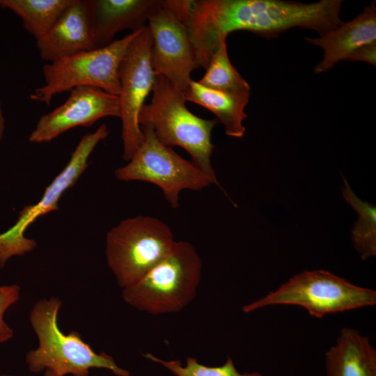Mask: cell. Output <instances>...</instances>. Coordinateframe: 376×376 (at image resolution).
Returning a JSON list of instances; mask_svg holds the SVG:
<instances>
[{"instance_id": "obj_1", "label": "cell", "mask_w": 376, "mask_h": 376, "mask_svg": "<svg viewBox=\"0 0 376 376\" xmlns=\"http://www.w3.org/2000/svg\"><path fill=\"white\" fill-rule=\"evenodd\" d=\"M340 0H190L186 24L198 68H206L222 38L237 31L274 36L301 27L320 36L340 26Z\"/></svg>"}, {"instance_id": "obj_2", "label": "cell", "mask_w": 376, "mask_h": 376, "mask_svg": "<svg viewBox=\"0 0 376 376\" xmlns=\"http://www.w3.org/2000/svg\"><path fill=\"white\" fill-rule=\"evenodd\" d=\"M61 301L57 297L38 301L30 313V323L38 338V347L30 350L25 361L30 371L50 370L56 376H88L92 368L110 370L116 376H130L110 355L95 352L80 334H68L58 327V313Z\"/></svg>"}, {"instance_id": "obj_3", "label": "cell", "mask_w": 376, "mask_h": 376, "mask_svg": "<svg viewBox=\"0 0 376 376\" xmlns=\"http://www.w3.org/2000/svg\"><path fill=\"white\" fill-rule=\"evenodd\" d=\"M152 92L150 102L143 105L139 114L141 127L150 126L166 146L185 149L191 162L220 187L211 163L214 148L212 132L219 120L191 112L184 94L163 76L157 75Z\"/></svg>"}, {"instance_id": "obj_4", "label": "cell", "mask_w": 376, "mask_h": 376, "mask_svg": "<svg viewBox=\"0 0 376 376\" xmlns=\"http://www.w3.org/2000/svg\"><path fill=\"white\" fill-rule=\"evenodd\" d=\"M202 260L192 244L175 241L171 250L134 284L123 288L124 301L152 315L178 313L193 301Z\"/></svg>"}, {"instance_id": "obj_5", "label": "cell", "mask_w": 376, "mask_h": 376, "mask_svg": "<svg viewBox=\"0 0 376 376\" xmlns=\"http://www.w3.org/2000/svg\"><path fill=\"white\" fill-rule=\"evenodd\" d=\"M375 304V290L318 269L296 274L277 290L243 306L242 311L249 313L269 306L295 305L304 308L311 316L322 318Z\"/></svg>"}, {"instance_id": "obj_6", "label": "cell", "mask_w": 376, "mask_h": 376, "mask_svg": "<svg viewBox=\"0 0 376 376\" xmlns=\"http://www.w3.org/2000/svg\"><path fill=\"white\" fill-rule=\"evenodd\" d=\"M175 242L169 226L150 216L128 218L112 228L107 234L105 253L118 285L123 289L136 283Z\"/></svg>"}, {"instance_id": "obj_7", "label": "cell", "mask_w": 376, "mask_h": 376, "mask_svg": "<svg viewBox=\"0 0 376 376\" xmlns=\"http://www.w3.org/2000/svg\"><path fill=\"white\" fill-rule=\"evenodd\" d=\"M140 30L105 47L48 63L42 68L44 84L31 94L30 99L49 105L56 95L84 86L118 96L119 67L129 45Z\"/></svg>"}, {"instance_id": "obj_8", "label": "cell", "mask_w": 376, "mask_h": 376, "mask_svg": "<svg viewBox=\"0 0 376 376\" xmlns=\"http://www.w3.org/2000/svg\"><path fill=\"white\" fill-rule=\"evenodd\" d=\"M143 140L128 164L115 171L121 181H143L157 185L170 206L180 205L182 190H201L212 180L191 162L162 143L150 126L143 127Z\"/></svg>"}, {"instance_id": "obj_9", "label": "cell", "mask_w": 376, "mask_h": 376, "mask_svg": "<svg viewBox=\"0 0 376 376\" xmlns=\"http://www.w3.org/2000/svg\"><path fill=\"white\" fill-rule=\"evenodd\" d=\"M189 2L161 0L147 21L153 70L183 94L192 80L191 73L198 68L186 24Z\"/></svg>"}, {"instance_id": "obj_10", "label": "cell", "mask_w": 376, "mask_h": 376, "mask_svg": "<svg viewBox=\"0 0 376 376\" xmlns=\"http://www.w3.org/2000/svg\"><path fill=\"white\" fill-rule=\"evenodd\" d=\"M152 37L143 26L129 45L118 70L123 158L130 161L144 137L140 112L152 92L157 75L151 63Z\"/></svg>"}, {"instance_id": "obj_11", "label": "cell", "mask_w": 376, "mask_h": 376, "mask_svg": "<svg viewBox=\"0 0 376 376\" xmlns=\"http://www.w3.org/2000/svg\"><path fill=\"white\" fill-rule=\"evenodd\" d=\"M105 124L95 132L81 137L68 163L46 187L42 198L34 205L25 206L15 224L0 234V267L13 256L33 251L36 242L24 236L27 228L38 217L58 210V203L63 194L77 181L88 166V158L95 146L109 134Z\"/></svg>"}, {"instance_id": "obj_12", "label": "cell", "mask_w": 376, "mask_h": 376, "mask_svg": "<svg viewBox=\"0 0 376 376\" xmlns=\"http://www.w3.org/2000/svg\"><path fill=\"white\" fill-rule=\"evenodd\" d=\"M120 116L118 96L92 86H78L70 91L62 104L40 118L29 140L49 142L72 128L88 127L100 118Z\"/></svg>"}, {"instance_id": "obj_13", "label": "cell", "mask_w": 376, "mask_h": 376, "mask_svg": "<svg viewBox=\"0 0 376 376\" xmlns=\"http://www.w3.org/2000/svg\"><path fill=\"white\" fill-rule=\"evenodd\" d=\"M36 45L40 58L49 63L95 49L89 0H72Z\"/></svg>"}, {"instance_id": "obj_14", "label": "cell", "mask_w": 376, "mask_h": 376, "mask_svg": "<svg viewBox=\"0 0 376 376\" xmlns=\"http://www.w3.org/2000/svg\"><path fill=\"white\" fill-rule=\"evenodd\" d=\"M307 42L323 50L322 61L315 66V73L330 70L349 58L360 47L376 42V7L373 2L351 21L318 38H306Z\"/></svg>"}, {"instance_id": "obj_15", "label": "cell", "mask_w": 376, "mask_h": 376, "mask_svg": "<svg viewBox=\"0 0 376 376\" xmlns=\"http://www.w3.org/2000/svg\"><path fill=\"white\" fill-rule=\"evenodd\" d=\"M161 0H89L95 48L105 47L119 32L146 26L148 17Z\"/></svg>"}, {"instance_id": "obj_16", "label": "cell", "mask_w": 376, "mask_h": 376, "mask_svg": "<svg viewBox=\"0 0 376 376\" xmlns=\"http://www.w3.org/2000/svg\"><path fill=\"white\" fill-rule=\"evenodd\" d=\"M324 356L327 376H376V350L355 329H341Z\"/></svg>"}, {"instance_id": "obj_17", "label": "cell", "mask_w": 376, "mask_h": 376, "mask_svg": "<svg viewBox=\"0 0 376 376\" xmlns=\"http://www.w3.org/2000/svg\"><path fill=\"white\" fill-rule=\"evenodd\" d=\"M184 95L186 101L199 104L213 113L224 125L226 135L243 137L246 132L243 122L247 118L245 107L250 93H228L209 88L191 80Z\"/></svg>"}, {"instance_id": "obj_18", "label": "cell", "mask_w": 376, "mask_h": 376, "mask_svg": "<svg viewBox=\"0 0 376 376\" xmlns=\"http://www.w3.org/2000/svg\"><path fill=\"white\" fill-rule=\"evenodd\" d=\"M71 2L72 0H0V7L19 16L24 29L37 40L49 31Z\"/></svg>"}, {"instance_id": "obj_19", "label": "cell", "mask_w": 376, "mask_h": 376, "mask_svg": "<svg viewBox=\"0 0 376 376\" xmlns=\"http://www.w3.org/2000/svg\"><path fill=\"white\" fill-rule=\"evenodd\" d=\"M205 69V73L197 81L201 85L228 93H250L249 84L230 62L226 38L221 39Z\"/></svg>"}, {"instance_id": "obj_20", "label": "cell", "mask_w": 376, "mask_h": 376, "mask_svg": "<svg viewBox=\"0 0 376 376\" xmlns=\"http://www.w3.org/2000/svg\"><path fill=\"white\" fill-rule=\"evenodd\" d=\"M342 193L345 200L357 212L358 219L351 231L355 249L363 260L376 255V207L360 200L344 177Z\"/></svg>"}, {"instance_id": "obj_21", "label": "cell", "mask_w": 376, "mask_h": 376, "mask_svg": "<svg viewBox=\"0 0 376 376\" xmlns=\"http://www.w3.org/2000/svg\"><path fill=\"white\" fill-rule=\"evenodd\" d=\"M143 356L147 359L162 365L175 376H263L259 372L240 373L230 356H228L225 363L219 366L203 365L192 357H187L185 365L183 366L178 359L164 360L151 353L144 354Z\"/></svg>"}, {"instance_id": "obj_22", "label": "cell", "mask_w": 376, "mask_h": 376, "mask_svg": "<svg viewBox=\"0 0 376 376\" xmlns=\"http://www.w3.org/2000/svg\"><path fill=\"white\" fill-rule=\"evenodd\" d=\"M20 296V287L17 285L0 287V343L10 340L13 336V331L3 320L6 311L17 302Z\"/></svg>"}, {"instance_id": "obj_23", "label": "cell", "mask_w": 376, "mask_h": 376, "mask_svg": "<svg viewBox=\"0 0 376 376\" xmlns=\"http://www.w3.org/2000/svg\"><path fill=\"white\" fill-rule=\"evenodd\" d=\"M351 61H364L374 66L376 63V42L364 45L358 49L349 58Z\"/></svg>"}, {"instance_id": "obj_24", "label": "cell", "mask_w": 376, "mask_h": 376, "mask_svg": "<svg viewBox=\"0 0 376 376\" xmlns=\"http://www.w3.org/2000/svg\"><path fill=\"white\" fill-rule=\"evenodd\" d=\"M4 132V118L0 100V141L1 140Z\"/></svg>"}, {"instance_id": "obj_25", "label": "cell", "mask_w": 376, "mask_h": 376, "mask_svg": "<svg viewBox=\"0 0 376 376\" xmlns=\"http://www.w3.org/2000/svg\"><path fill=\"white\" fill-rule=\"evenodd\" d=\"M44 376H56L50 370H45Z\"/></svg>"}]
</instances>
